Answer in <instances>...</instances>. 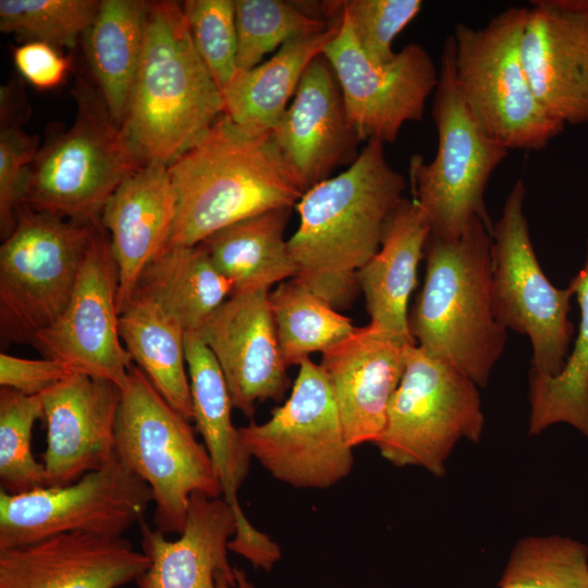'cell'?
<instances>
[{"instance_id": "cell-11", "label": "cell", "mask_w": 588, "mask_h": 588, "mask_svg": "<svg viewBox=\"0 0 588 588\" xmlns=\"http://www.w3.org/2000/svg\"><path fill=\"white\" fill-rule=\"evenodd\" d=\"M292 391L268 420L238 428L244 449L273 478L294 488L327 489L354 466L339 409L320 365H299Z\"/></svg>"}, {"instance_id": "cell-30", "label": "cell", "mask_w": 588, "mask_h": 588, "mask_svg": "<svg viewBox=\"0 0 588 588\" xmlns=\"http://www.w3.org/2000/svg\"><path fill=\"white\" fill-rule=\"evenodd\" d=\"M121 339L136 366L185 419H193L185 331L156 303L133 295L120 313ZM134 363V364H135Z\"/></svg>"}, {"instance_id": "cell-32", "label": "cell", "mask_w": 588, "mask_h": 588, "mask_svg": "<svg viewBox=\"0 0 588 588\" xmlns=\"http://www.w3.org/2000/svg\"><path fill=\"white\" fill-rule=\"evenodd\" d=\"M269 302L287 367L299 365L311 353L326 352L356 330L348 317L295 278L279 283Z\"/></svg>"}, {"instance_id": "cell-9", "label": "cell", "mask_w": 588, "mask_h": 588, "mask_svg": "<svg viewBox=\"0 0 588 588\" xmlns=\"http://www.w3.org/2000/svg\"><path fill=\"white\" fill-rule=\"evenodd\" d=\"M99 226L23 206L0 247V335L30 344L65 310Z\"/></svg>"}, {"instance_id": "cell-34", "label": "cell", "mask_w": 588, "mask_h": 588, "mask_svg": "<svg viewBox=\"0 0 588 588\" xmlns=\"http://www.w3.org/2000/svg\"><path fill=\"white\" fill-rule=\"evenodd\" d=\"M237 71L259 64L262 57L286 41L328 29L329 23L308 4L282 0H235Z\"/></svg>"}, {"instance_id": "cell-29", "label": "cell", "mask_w": 588, "mask_h": 588, "mask_svg": "<svg viewBox=\"0 0 588 588\" xmlns=\"http://www.w3.org/2000/svg\"><path fill=\"white\" fill-rule=\"evenodd\" d=\"M150 3L102 0L87 29V57L112 120L122 127L144 49Z\"/></svg>"}, {"instance_id": "cell-23", "label": "cell", "mask_w": 588, "mask_h": 588, "mask_svg": "<svg viewBox=\"0 0 588 588\" xmlns=\"http://www.w3.org/2000/svg\"><path fill=\"white\" fill-rule=\"evenodd\" d=\"M142 551L148 568L135 581L137 588H217V575L234 577L228 559L236 532V518L223 498L193 494L180 537L139 523Z\"/></svg>"}, {"instance_id": "cell-28", "label": "cell", "mask_w": 588, "mask_h": 588, "mask_svg": "<svg viewBox=\"0 0 588 588\" xmlns=\"http://www.w3.org/2000/svg\"><path fill=\"white\" fill-rule=\"evenodd\" d=\"M203 244L164 249L143 271L133 295L156 303L187 332H198L232 295Z\"/></svg>"}, {"instance_id": "cell-20", "label": "cell", "mask_w": 588, "mask_h": 588, "mask_svg": "<svg viewBox=\"0 0 588 588\" xmlns=\"http://www.w3.org/2000/svg\"><path fill=\"white\" fill-rule=\"evenodd\" d=\"M148 566L124 537L61 534L0 550V588H120Z\"/></svg>"}, {"instance_id": "cell-22", "label": "cell", "mask_w": 588, "mask_h": 588, "mask_svg": "<svg viewBox=\"0 0 588 588\" xmlns=\"http://www.w3.org/2000/svg\"><path fill=\"white\" fill-rule=\"evenodd\" d=\"M176 215L168 166L145 163L108 199L101 216L118 270V306L127 305L146 267L167 247Z\"/></svg>"}, {"instance_id": "cell-7", "label": "cell", "mask_w": 588, "mask_h": 588, "mask_svg": "<svg viewBox=\"0 0 588 588\" xmlns=\"http://www.w3.org/2000/svg\"><path fill=\"white\" fill-rule=\"evenodd\" d=\"M73 124L44 145L30 164L24 206L99 226L103 208L120 184L145 164L99 91L75 89Z\"/></svg>"}, {"instance_id": "cell-38", "label": "cell", "mask_w": 588, "mask_h": 588, "mask_svg": "<svg viewBox=\"0 0 588 588\" xmlns=\"http://www.w3.org/2000/svg\"><path fill=\"white\" fill-rule=\"evenodd\" d=\"M420 0H346L324 1L320 4L324 16L344 15L356 40L373 63H389L396 52L392 49L395 37L418 15Z\"/></svg>"}, {"instance_id": "cell-39", "label": "cell", "mask_w": 588, "mask_h": 588, "mask_svg": "<svg viewBox=\"0 0 588 588\" xmlns=\"http://www.w3.org/2000/svg\"><path fill=\"white\" fill-rule=\"evenodd\" d=\"M192 41L219 88L237 74V30L233 0H188L182 5Z\"/></svg>"}, {"instance_id": "cell-25", "label": "cell", "mask_w": 588, "mask_h": 588, "mask_svg": "<svg viewBox=\"0 0 588 588\" xmlns=\"http://www.w3.org/2000/svg\"><path fill=\"white\" fill-rule=\"evenodd\" d=\"M185 359L193 419L219 479L222 498L235 515L243 513L237 492L246 479L252 457L232 422V400L222 370L197 332L185 333Z\"/></svg>"}, {"instance_id": "cell-18", "label": "cell", "mask_w": 588, "mask_h": 588, "mask_svg": "<svg viewBox=\"0 0 588 588\" xmlns=\"http://www.w3.org/2000/svg\"><path fill=\"white\" fill-rule=\"evenodd\" d=\"M121 397L114 382L79 372L40 395L47 425L46 486L70 485L114 457Z\"/></svg>"}, {"instance_id": "cell-24", "label": "cell", "mask_w": 588, "mask_h": 588, "mask_svg": "<svg viewBox=\"0 0 588 588\" xmlns=\"http://www.w3.org/2000/svg\"><path fill=\"white\" fill-rule=\"evenodd\" d=\"M431 233L430 223L415 200L403 198L385 222L381 244L357 274L369 324L409 344L408 301Z\"/></svg>"}, {"instance_id": "cell-37", "label": "cell", "mask_w": 588, "mask_h": 588, "mask_svg": "<svg viewBox=\"0 0 588 588\" xmlns=\"http://www.w3.org/2000/svg\"><path fill=\"white\" fill-rule=\"evenodd\" d=\"M99 5L96 0H1L0 29L56 48H72L91 25Z\"/></svg>"}, {"instance_id": "cell-31", "label": "cell", "mask_w": 588, "mask_h": 588, "mask_svg": "<svg viewBox=\"0 0 588 588\" xmlns=\"http://www.w3.org/2000/svg\"><path fill=\"white\" fill-rule=\"evenodd\" d=\"M569 286L580 309L575 345L559 375L529 370L530 436L566 424L588 438V241L585 264Z\"/></svg>"}, {"instance_id": "cell-3", "label": "cell", "mask_w": 588, "mask_h": 588, "mask_svg": "<svg viewBox=\"0 0 588 588\" xmlns=\"http://www.w3.org/2000/svg\"><path fill=\"white\" fill-rule=\"evenodd\" d=\"M492 248L491 232L478 218L456 237L430 233L424 284L408 314L416 345L479 388L488 384L507 336L493 315Z\"/></svg>"}, {"instance_id": "cell-41", "label": "cell", "mask_w": 588, "mask_h": 588, "mask_svg": "<svg viewBox=\"0 0 588 588\" xmlns=\"http://www.w3.org/2000/svg\"><path fill=\"white\" fill-rule=\"evenodd\" d=\"M13 61L20 74L42 90L59 86L71 68L70 60L54 46L39 40L15 47Z\"/></svg>"}, {"instance_id": "cell-16", "label": "cell", "mask_w": 588, "mask_h": 588, "mask_svg": "<svg viewBox=\"0 0 588 588\" xmlns=\"http://www.w3.org/2000/svg\"><path fill=\"white\" fill-rule=\"evenodd\" d=\"M530 3L520 53L535 96L564 126L588 123V0Z\"/></svg>"}, {"instance_id": "cell-21", "label": "cell", "mask_w": 588, "mask_h": 588, "mask_svg": "<svg viewBox=\"0 0 588 588\" xmlns=\"http://www.w3.org/2000/svg\"><path fill=\"white\" fill-rule=\"evenodd\" d=\"M411 345L368 323L322 353L319 365L351 448L375 444L380 437Z\"/></svg>"}, {"instance_id": "cell-15", "label": "cell", "mask_w": 588, "mask_h": 588, "mask_svg": "<svg viewBox=\"0 0 588 588\" xmlns=\"http://www.w3.org/2000/svg\"><path fill=\"white\" fill-rule=\"evenodd\" d=\"M118 270L101 226L87 249L72 297L61 317L34 339L45 357L75 372L122 388L134 365L119 331Z\"/></svg>"}, {"instance_id": "cell-17", "label": "cell", "mask_w": 588, "mask_h": 588, "mask_svg": "<svg viewBox=\"0 0 588 588\" xmlns=\"http://www.w3.org/2000/svg\"><path fill=\"white\" fill-rule=\"evenodd\" d=\"M215 355L233 407L252 417L256 403L280 401L291 385L269 290L231 295L197 332Z\"/></svg>"}, {"instance_id": "cell-10", "label": "cell", "mask_w": 588, "mask_h": 588, "mask_svg": "<svg viewBox=\"0 0 588 588\" xmlns=\"http://www.w3.org/2000/svg\"><path fill=\"white\" fill-rule=\"evenodd\" d=\"M478 389L458 369L411 345L375 442L381 456L394 466H417L443 477L458 441L481 439L485 416Z\"/></svg>"}, {"instance_id": "cell-4", "label": "cell", "mask_w": 588, "mask_h": 588, "mask_svg": "<svg viewBox=\"0 0 588 588\" xmlns=\"http://www.w3.org/2000/svg\"><path fill=\"white\" fill-rule=\"evenodd\" d=\"M223 114L222 91L175 1L150 3L123 132L144 163L169 166Z\"/></svg>"}, {"instance_id": "cell-36", "label": "cell", "mask_w": 588, "mask_h": 588, "mask_svg": "<svg viewBox=\"0 0 588 588\" xmlns=\"http://www.w3.org/2000/svg\"><path fill=\"white\" fill-rule=\"evenodd\" d=\"M11 82L0 93V233L2 241L13 231L24 206L29 168L39 148L38 137L21 127L23 107L19 87Z\"/></svg>"}, {"instance_id": "cell-5", "label": "cell", "mask_w": 588, "mask_h": 588, "mask_svg": "<svg viewBox=\"0 0 588 588\" xmlns=\"http://www.w3.org/2000/svg\"><path fill=\"white\" fill-rule=\"evenodd\" d=\"M117 457L150 488L155 528L181 534L191 498H222L209 454L189 425L134 364L121 388Z\"/></svg>"}, {"instance_id": "cell-27", "label": "cell", "mask_w": 588, "mask_h": 588, "mask_svg": "<svg viewBox=\"0 0 588 588\" xmlns=\"http://www.w3.org/2000/svg\"><path fill=\"white\" fill-rule=\"evenodd\" d=\"M292 207L271 209L230 224L203 244L218 271L230 282L232 295L269 287L292 279L296 267L284 230Z\"/></svg>"}, {"instance_id": "cell-8", "label": "cell", "mask_w": 588, "mask_h": 588, "mask_svg": "<svg viewBox=\"0 0 588 588\" xmlns=\"http://www.w3.org/2000/svg\"><path fill=\"white\" fill-rule=\"evenodd\" d=\"M526 7H511L480 28L455 25V79L482 130L510 149L540 150L564 125L539 103L527 77L520 41Z\"/></svg>"}, {"instance_id": "cell-14", "label": "cell", "mask_w": 588, "mask_h": 588, "mask_svg": "<svg viewBox=\"0 0 588 588\" xmlns=\"http://www.w3.org/2000/svg\"><path fill=\"white\" fill-rule=\"evenodd\" d=\"M326 17L339 26L322 56L336 77L351 125L362 140L393 143L406 122L422 119L439 69L418 44L406 45L389 63L376 64L360 49L344 15Z\"/></svg>"}, {"instance_id": "cell-33", "label": "cell", "mask_w": 588, "mask_h": 588, "mask_svg": "<svg viewBox=\"0 0 588 588\" xmlns=\"http://www.w3.org/2000/svg\"><path fill=\"white\" fill-rule=\"evenodd\" d=\"M498 588H588V546L560 535L519 539Z\"/></svg>"}, {"instance_id": "cell-6", "label": "cell", "mask_w": 588, "mask_h": 588, "mask_svg": "<svg viewBox=\"0 0 588 588\" xmlns=\"http://www.w3.org/2000/svg\"><path fill=\"white\" fill-rule=\"evenodd\" d=\"M432 119L438 133L434 158L426 163L415 155L409 179L415 201L426 215L431 234L461 235L478 218L492 233L485 194L509 149L488 135L470 113L455 79V44L444 41L434 89Z\"/></svg>"}, {"instance_id": "cell-35", "label": "cell", "mask_w": 588, "mask_h": 588, "mask_svg": "<svg viewBox=\"0 0 588 588\" xmlns=\"http://www.w3.org/2000/svg\"><path fill=\"white\" fill-rule=\"evenodd\" d=\"M38 419H44L40 395L1 388L0 490L16 494L46 486L45 466L32 451L33 428Z\"/></svg>"}, {"instance_id": "cell-12", "label": "cell", "mask_w": 588, "mask_h": 588, "mask_svg": "<svg viewBox=\"0 0 588 588\" xmlns=\"http://www.w3.org/2000/svg\"><path fill=\"white\" fill-rule=\"evenodd\" d=\"M526 187L518 179L493 224L492 307L498 323L528 336L530 370L559 375L574 333L568 320L572 287H555L535 254L525 215Z\"/></svg>"}, {"instance_id": "cell-2", "label": "cell", "mask_w": 588, "mask_h": 588, "mask_svg": "<svg viewBox=\"0 0 588 588\" xmlns=\"http://www.w3.org/2000/svg\"><path fill=\"white\" fill-rule=\"evenodd\" d=\"M168 170L176 215L166 249L195 246L243 219L293 208L304 194L271 132L248 133L224 114Z\"/></svg>"}, {"instance_id": "cell-13", "label": "cell", "mask_w": 588, "mask_h": 588, "mask_svg": "<svg viewBox=\"0 0 588 588\" xmlns=\"http://www.w3.org/2000/svg\"><path fill=\"white\" fill-rule=\"evenodd\" d=\"M152 502L149 486L117 455L66 486L0 490V550L69 532L123 537Z\"/></svg>"}, {"instance_id": "cell-1", "label": "cell", "mask_w": 588, "mask_h": 588, "mask_svg": "<svg viewBox=\"0 0 588 588\" xmlns=\"http://www.w3.org/2000/svg\"><path fill=\"white\" fill-rule=\"evenodd\" d=\"M405 177L369 140L348 168L296 203L299 224L287 240L295 279L339 309L359 291L357 274L378 252L387 220L402 201Z\"/></svg>"}, {"instance_id": "cell-40", "label": "cell", "mask_w": 588, "mask_h": 588, "mask_svg": "<svg viewBox=\"0 0 588 588\" xmlns=\"http://www.w3.org/2000/svg\"><path fill=\"white\" fill-rule=\"evenodd\" d=\"M75 371L65 363L45 357L29 359L0 355V385L29 396H39Z\"/></svg>"}, {"instance_id": "cell-19", "label": "cell", "mask_w": 588, "mask_h": 588, "mask_svg": "<svg viewBox=\"0 0 588 588\" xmlns=\"http://www.w3.org/2000/svg\"><path fill=\"white\" fill-rule=\"evenodd\" d=\"M333 74L326 58L316 57L306 68L292 103L271 131L304 193L358 156L362 139L347 119Z\"/></svg>"}, {"instance_id": "cell-26", "label": "cell", "mask_w": 588, "mask_h": 588, "mask_svg": "<svg viewBox=\"0 0 588 588\" xmlns=\"http://www.w3.org/2000/svg\"><path fill=\"white\" fill-rule=\"evenodd\" d=\"M328 23L327 30L291 39L265 63L237 72L222 90L223 114L248 133L271 132L295 95L306 68L322 54L336 34L338 21Z\"/></svg>"}, {"instance_id": "cell-42", "label": "cell", "mask_w": 588, "mask_h": 588, "mask_svg": "<svg viewBox=\"0 0 588 588\" xmlns=\"http://www.w3.org/2000/svg\"><path fill=\"white\" fill-rule=\"evenodd\" d=\"M217 588H256L245 571L234 567V577L223 573L217 575Z\"/></svg>"}]
</instances>
